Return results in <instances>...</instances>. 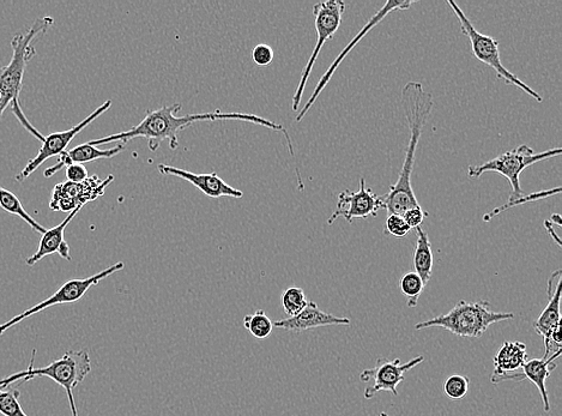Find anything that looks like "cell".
<instances>
[{"instance_id":"6da1fadb","label":"cell","mask_w":562,"mask_h":416,"mask_svg":"<svg viewBox=\"0 0 562 416\" xmlns=\"http://www.w3.org/2000/svg\"><path fill=\"white\" fill-rule=\"evenodd\" d=\"M181 110V105L163 106L159 110L147 113L142 122L135 125L128 131L119 132V134L99 138L88 142L92 146H101L113 142L128 143L135 138H145L148 140V146L151 152H156L160 148L163 141L169 142L171 149H177L179 146L178 135L180 131L190 128L192 124L197 122H214V120H243L264 128L282 132L286 137L290 155H294V147L292 140L286 129L282 125L271 122V120L255 116V114L246 113H223L220 111L199 114H187L185 117H177V113Z\"/></svg>"},{"instance_id":"7a4b0ae2","label":"cell","mask_w":562,"mask_h":416,"mask_svg":"<svg viewBox=\"0 0 562 416\" xmlns=\"http://www.w3.org/2000/svg\"><path fill=\"white\" fill-rule=\"evenodd\" d=\"M433 106V95L427 93L420 82H409L402 89V107L408 120L410 137L400 177L395 185L390 186L388 194L382 197L383 208L388 211V215H403L409 209L421 207L415 196L412 176L416 149H418L422 130L431 116Z\"/></svg>"},{"instance_id":"3957f363","label":"cell","mask_w":562,"mask_h":416,"mask_svg":"<svg viewBox=\"0 0 562 416\" xmlns=\"http://www.w3.org/2000/svg\"><path fill=\"white\" fill-rule=\"evenodd\" d=\"M52 17H41L33 23L26 33H18L12 38V58L10 63L0 68V119H2L6 108L12 107L15 116L22 123L24 128L32 132L39 141L44 142L45 136L36 131L20 107V94L23 86L24 72L30 60L36 54L33 41L39 35L45 34L53 26Z\"/></svg>"},{"instance_id":"277c9868","label":"cell","mask_w":562,"mask_h":416,"mask_svg":"<svg viewBox=\"0 0 562 416\" xmlns=\"http://www.w3.org/2000/svg\"><path fill=\"white\" fill-rule=\"evenodd\" d=\"M34 360L35 351H33L32 361H30L28 370L0 379V388L9 387V385L15 384L18 381L27 383L36 377L50 378L65 389L70 403L71 415L80 416L76 407L74 390L92 372V360H90L86 349L66 352L62 358L53 361L50 365L40 367V369H35Z\"/></svg>"},{"instance_id":"5b68a950","label":"cell","mask_w":562,"mask_h":416,"mask_svg":"<svg viewBox=\"0 0 562 416\" xmlns=\"http://www.w3.org/2000/svg\"><path fill=\"white\" fill-rule=\"evenodd\" d=\"M515 318L512 312H495L488 301L467 303L461 300L446 315H440L415 325L416 330L443 328L458 337L479 339L495 323Z\"/></svg>"},{"instance_id":"8992f818","label":"cell","mask_w":562,"mask_h":416,"mask_svg":"<svg viewBox=\"0 0 562 416\" xmlns=\"http://www.w3.org/2000/svg\"><path fill=\"white\" fill-rule=\"evenodd\" d=\"M562 153L561 148L549 149L547 152L535 153L533 148L529 146L518 147L510 150L503 155L498 156L486 164L479 166H469L468 176L470 178H480L485 173L494 172L499 173L501 176L509 179L511 184V196L507 203H512L521 200L524 197L521 186V174L527 170L528 167L539 164L541 161L555 158Z\"/></svg>"},{"instance_id":"52a82bcc","label":"cell","mask_w":562,"mask_h":416,"mask_svg":"<svg viewBox=\"0 0 562 416\" xmlns=\"http://www.w3.org/2000/svg\"><path fill=\"white\" fill-rule=\"evenodd\" d=\"M451 6L453 12L457 16L459 22H461V30L463 35L468 36L471 44V51L477 60L481 63L486 64L489 68L495 71L501 80L505 81L510 86L517 87L527 93L531 98H534L537 102H542V96L535 92V90L524 83L522 80L512 74L511 71L507 70L503 63H501L499 42L494 39L493 36L485 35L479 32L470 22L467 15L459 8L458 4L455 2H447Z\"/></svg>"},{"instance_id":"ba28073f","label":"cell","mask_w":562,"mask_h":416,"mask_svg":"<svg viewBox=\"0 0 562 416\" xmlns=\"http://www.w3.org/2000/svg\"><path fill=\"white\" fill-rule=\"evenodd\" d=\"M346 8V3L341 2V0H329V2H322L313 6V15L314 18H316L314 23H316L318 36L317 45L314 47L310 59H308L306 68L304 72H302L299 86L296 88V92L293 96V111H299L302 95H304L308 78L311 76L319 53L322 51L325 42L334 38L337 30L340 29L342 17Z\"/></svg>"},{"instance_id":"9c48e42d","label":"cell","mask_w":562,"mask_h":416,"mask_svg":"<svg viewBox=\"0 0 562 416\" xmlns=\"http://www.w3.org/2000/svg\"><path fill=\"white\" fill-rule=\"evenodd\" d=\"M124 267L125 264L123 262H119L112 265L110 268L100 271L98 274L87 277V279H74L65 282L64 285L60 287L56 293L51 295L50 298L29 307V309L21 313V315L11 318L10 321L0 325V335H3L6 330L15 327V325L21 323L24 319L32 317L33 315H36V313L48 309V307L76 303V301L81 300L84 295H86L90 288L98 285L99 282L107 279L108 276L123 270Z\"/></svg>"},{"instance_id":"30bf717a","label":"cell","mask_w":562,"mask_h":416,"mask_svg":"<svg viewBox=\"0 0 562 416\" xmlns=\"http://www.w3.org/2000/svg\"><path fill=\"white\" fill-rule=\"evenodd\" d=\"M114 176L100 179L98 176L89 177L82 183L64 182L54 186L50 202V209L71 213L83 208L87 203L104 196L107 186H110Z\"/></svg>"},{"instance_id":"8fae6325","label":"cell","mask_w":562,"mask_h":416,"mask_svg":"<svg viewBox=\"0 0 562 416\" xmlns=\"http://www.w3.org/2000/svg\"><path fill=\"white\" fill-rule=\"evenodd\" d=\"M423 360L425 358L419 355L408 363L402 364L400 359L380 358L373 369L361 372V381L368 384L364 393L365 399H373L380 391H389L392 395L397 396V387L404 382V375L423 363Z\"/></svg>"},{"instance_id":"7c38bea8","label":"cell","mask_w":562,"mask_h":416,"mask_svg":"<svg viewBox=\"0 0 562 416\" xmlns=\"http://www.w3.org/2000/svg\"><path fill=\"white\" fill-rule=\"evenodd\" d=\"M111 106L112 101L108 100L104 105L96 108L92 114H89L86 119H83L80 124L75 125L74 128L62 132H54V134L45 137V141L42 142L39 153L36 154L35 158L28 162L21 173L17 174V182H24V180L32 176V173L38 170L45 161L66 152V148L69 147L72 140H74L81 131L86 129L88 125L92 124L95 119H98L106 111L110 110Z\"/></svg>"},{"instance_id":"4fadbf2b","label":"cell","mask_w":562,"mask_h":416,"mask_svg":"<svg viewBox=\"0 0 562 416\" xmlns=\"http://www.w3.org/2000/svg\"><path fill=\"white\" fill-rule=\"evenodd\" d=\"M561 274L562 271L558 269L549 277L548 304L534 325L536 333L545 341L546 352L543 357L561 351Z\"/></svg>"},{"instance_id":"5bb4252c","label":"cell","mask_w":562,"mask_h":416,"mask_svg":"<svg viewBox=\"0 0 562 416\" xmlns=\"http://www.w3.org/2000/svg\"><path fill=\"white\" fill-rule=\"evenodd\" d=\"M383 208V198L374 194L371 188H367L365 178L360 179L358 191H343L337 198V208L329 217L328 225L335 223L343 217L349 223L355 219H367L376 217L378 211Z\"/></svg>"},{"instance_id":"9a60e30c","label":"cell","mask_w":562,"mask_h":416,"mask_svg":"<svg viewBox=\"0 0 562 416\" xmlns=\"http://www.w3.org/2000/svg\"><path fill=\"white\" fill-rule=\"evenodd\" d=\"M414 4H416V2H408V0H402V2L386 3L384 8L377 12V14L371 18L370 22H368L366 26L360 30L358 35H356L355 38L349 42L347 47L344 48V50L341 52L340 56H338L335 62L331 64L329 70L325 72L322 78H320V81L318 82L316 89H314L310 100L306 102V105L304 106V108H302V110L298 114V117H296V122L300 123L301 120L305 118L308 111L311 110L312 106L316 104L319 95L322 94L325 87L328 86V83L330 82L332 76H334L336 70L338 69V66H340L344 58L348 56V53L352 51L356 45H358V42L364 39L365 36L370 33L371 30L377 26V24L382 22L386 16L390 15L391 12L398 10H407Z\"/></svg>"},{"instance_id":"2e32d148","label":"cell","mask_w":562,"mask_h":416,"mask_svg":"<svg viewBox=\"0 0 562 416\" xmlns=\"http://www.w3.org/2000/svg\"><path fill=\"white\" fill-rule=\"evenodd\" d=\"M159 171L163 176H173L180 179L186 180L187 183L196 186L199 190L211 198L220 197H233L241 198L244 196V192L238 189L232 188L226 182L217 176L216 173L209 174H196L189 171L181 170V168L160 165Z\"/></svg>"},{"instance_id":"e0dca14e","label":"cell","mask_w":562,"mask_h":416,"mask_svg":"<svg viewBox=\"0 0 562 416\" xmlns=\"http://www.w3.org/2000/svg\"><path fill=\"white\" fill-rule=\"evenodd\" d=\"M350 323L352 322L347 317L330 315V313L319 310L318 305L314 301H308L305 310L300 312L298 316L276 321L274 327L293 331V333H302V331L320 327H332V325L347 327Z\"/></svg>"},{"instance_id":"ac0fdd59","label":"cell","mask_w":562,"mask_h":416,"mask_svg":"<svg viewBox=\"0 0 562 416\" xmlns=\"http://www.w3.org/2000/svg\"><path fill=\"white\" fill-rule=\"evenodd\" d=\"M560 355L561 351H558L549 355V357L528 360L523 366L522 372L507 378V381L515 382H522L523 379H528V381L536 385V388L540 391L543 409H545L546 413L551 412V401H549L546 381L551 377V373L557 369L558 365L555 364V360L559 359Z\"/></svg>"},{"instance_id":"d6986e66","label":"cell","mask_w":562,"mask_h":416,"mask_svg":"<svg viewBox=\"0 0 562 416\" xmlns=\"http://www.w3.org/2000/svg\"><path fill=\"white\" fill-rule=\"evenodd\" d=\"M80 211L81 208L71 211L60 225L46 229V232L42 234L38 250H36L32 257L26 259V264L29 265V267H33V265L40 262L41 259L53 255V253H58V255L66 259V261H71L70 246L66 243L64 237L65 229Z\"/></svg>"},{"instance_id":"ffe728a7","label":"cell","mask_w":562,"mask_h":416,"mask_svg":"<svg viewBox=\"0 0 562 416\" xmlns=\"http://www.w3.org/2000/svg\"><path fill=\"white\" fill-rule=\"evenodd\" d=\"M492 383L499 384L516 375L528 361L527 346L522 342H505L494 358Z\"/></svg>"},{"instance_id":"44dd1931","label":"cell","mask_w":562,"mask_h":416,"mask_svg":"<svg viewBox=\"0 0 562 416\" xmlns=\"http://www.w3.org/2000/svg\"><path fill=\"white\" fill-rule=\"evenodd\" d=\"M126 144L120 143L117 147L107 150H101L98 147L92 146V144L84 143L80 144L75 148L66 150L62 155L58 156V164L47 168L44 173L45 178H51L63 170L64 167H68L74 164H86V162H92L101 159H112L114 156L122 153L125 149Z\"/></svg>"},{"instance_id":"7402d4cb","label":"cell","mask_w":562,"mask_h":416,"mask_svg":"<svg viewBox=\"0 0 562 416\" xmlns=\"http://www.w3.org/2000/svg\"><path fill=\"white\" fill-rule=\"evenodd\" d=\"M415 252H414V268L415 273L421 277L425 285L432 279L433 273V251L432 244L429 241L428 234L425 229L421 227L416 228Z\"/></svg>"},{"instance_id":"603a6c76","label":"cell","mask_w":562,"mask_h":416,"mask_svg":"<svg viewBox=\"0 0 562 416\" xmlns=\"http://www.w3.org/2000/svg\"><path fill=\"white\" fill-rule=\"evenodd\" d=\"M0 207H2L6 213L20 217V219L27 222L35 232L40 234L46 232V228L41 226L38 221H35L33 217L28 214V211L22 206L21 201L18 200L11 191L2 188V186H0Z\"/></svg>"},{"instance_id":"cb8c5ba5","label":"cell","mask_w":562,"mask_h":416,"mask_svg":"<svg viewBox=\"0 0 562 416\" xmlns=\"http://www.w3.org/2000/svg\"><path fill=\"white\" fill-rule=\"evenodd\" d=\"M244 328L258 340L268 339L273 334L274 323L264 310H257L252 315H247L243 321Z\"/></svg>"},{"instance_id":"d4e9b609","label":"cell","mask_w":562,"mask_h":416,"mask_svg":"<svg viewBox=\"0 0 562 416\" xmlns=\"http://www.w3.org/2000/svg\"><path fill=\"white\" fill-rule=\"evenodd\" d=\"M282 306L288 318L298 316L308 304L306 294L299 287H289L282 294Z\"/></svg>"},{"instance_id":"484cf974","label":"cell","mask_w":562,"mask_h":416,"mask_svg":"<svg viewBox=\"0 0 562 416\" xmlns=\"http://www.w3.org/2000/svg\"><path fill=\"white\" fill-rule=\"evenodd\" d=\"M0 414L4 416H28L20 403V390L12 385L0 388Z\"/></svg>"},{"instance_id":"4316f807","label":"cell","mask_w":562,"mask_h":416,"mask_svg":"<svg viewBox=\"0 0 562 416\" xmlns=\"http://www.w3.org/2000/svg\"><path fill=\"white\" fill-rule=\"evenodd\" d=\"M425 283L416 273H408L402 277L401 291L408 299V306L415 307L419 303V298L425 289Z\"/></svg>"},{"instance_id":"83f0119b","label":"cell","mask_w":562,"mask_h":416,"mask_svg":"<svg viewBox=\"0 0 562 416\" xmlns=\"http://www.w3.org/2000/svg\"><path fill=\"white\" fill-rule=\"evenodd\" d=\"M470 379L462 375H452L444 384V393L451 400H461L467 396Z\"/></svg>"},{"instance_id":"f1b7e54d","label":"cell","mask_w":562,"mask_h":416,"mask_svg":"<svg viewBox=\"0 0 562 416\" xmlns=\"http://www.w3.org/2000/svg\"><path fill=\"white\" fill-rule=\"evenodd\" d=\"M560 192H561V188H557V189H554V190L535 192V194H533V195L524 196L519 201L512 202V203H506L505 206H501L497 209H494L493 211H491V213L483 216V220H485V222H489L493 219L494 216H497L500 213H503V211H505L507 209L517 207V206H521V204H524V203L539 201V200H542V198H548V197H551L552 195H558V194H560Z\"/></svg>"},{"instance_id":"f546056e","label":"cell","mask_w":562,"mask_h":416,"mask_svg":"<svg viewBox=\"0 0 562 416\" xmlns=\"http://www.w3.org/2000/svg\"><path fill=\"white\" fill-rule=\"evenodd\" d=\"M412 231L402 215H388L386 219L385 234L396 238H404Z\"/></svg>"},{"instance_id":"4dcf8cb0","label":"cell","mask_w":562,"mask_h":416,"mask_svg":"<svg viewBox=\"0 0 562 416\" xmlns=\"http://www.w3.org/2000/svg\"><path fill=\"white\" fill-rule=\"evenodd\" d=\"M252 59L258 66H268L273 63L274 50L269 45H257L253 48Z\"/></svg>"},{"instance_id":"1f68e13d","label":"cell","mask_w":562,"mask_h":416,"mask_svg":"<svg viewBox=\"0 0 562 416\" xmlns=\"http://www.w3.org/2000/svg\"><path fill=\"white\" fill-rule=\"evenodd\" d=\"M404 220L408 223L410 229H416L422 226L423 221H425L428 216L427 211L423 210L421 207L409 209L402 215Z\"/></svg>"},{"instance_id":"d6a6232c","label":"cell","mask_w":562,"mask_h":416,"mask_svg":"<svg viewBox=\"0 0 562 416\" xmlns=\"http://www.w3.org/2000/svg\"><path fill=\"white\" fill-rule=\"evenodd\" d=\"M66 178L71 183H82L89 178V173L83 165L74 164L66 167Z\"/></svg>"},{"instance_id":"836d02e7","label":"cell","mask_w":562,"mask_h":416,"mask_svg":"<svg viewBox=\"0 0 562 416\" xmlns=\"http://www.w3.org/2000/svg\"><path fill=\"white\" fill-rule=\"evenodd\" d=\"M545 227L547 228L548 233L551 234V237L555 240V243L561 246L559 235L555 234L554 229L552 228L551 221L549 220L545 221Z\"/></svg>"},{"instance_id":"e575fe53","label":"cell","mask_w":562,"mask_h":416,"mask_svg":"<svg viewBox=\"0 0 562 416\" xmlns=\"http://www.w3.org/2000/svg\"><path fill=\"white\" fill-rule=\"evenodd\" d=\"M552 220L551 223H557L558 226H561V217L559 214L553 215Z\"/></svg>"},{"instance_id":"d590c367","label":"cell","mask_w":562,"mask_h":416,"mask_svg":"<svg viewBox=\"0 0 562 416\" xmlns=\"http://www.w3.org/2000/svg\"><path fill=\"white\" fill-rule=\"evenodd\" d=\"M379 416H389L388 414H386L385 412L380 413Z\"/></svg>"}]
</instances>
